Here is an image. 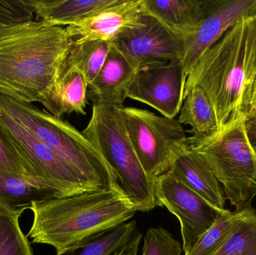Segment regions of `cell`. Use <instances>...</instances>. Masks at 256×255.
Listing matches in <instances>:
<instances>
[{
    "label": "cell",
    "instance_id": "2e32d148",
    "mask_svg": "<svg viewBox=\"0 0 256 255\" xmlns=\"http://www.w3.org/2000/svg\"><path fill=\"white\" fill-rule=\"evenodd\" d=\"M136 68L111 44L103 67L88 85L87 97L94 104L122 107Z\"/></svg>",
    "mask_w": 256,
    "mask_h": 255
},
{
    "label": "cell",
    "instance_id": "52a82bcc",
    "mask_svg": "<svg viewBox=\"0 0 256 255\" xmlns=\"http://www.w3.org/2000/svg\"><path fill=\"white\" fill-rule=\"evenodd\" d=\"M121 111L130 140L146 173L156 179L168 172L188 145L178 119L138 108L122 106Z\"/></svg>",
    "mask_w": 256,
    "mask_h": 255
},
{
    "label": "cell",
    "instance_id": "603a6c76",
    "mask_svg": "<svg viewBox=\"0 0 256 255\" xmlns=\"http://www.w3.org/2000/svg\"><path fill=\"white\" fill-rule=\"evenodd\" d=\"M138 232L136 222L131 220L120 225L86 245L56 255H112L126 247Z\"/></svg>",
    "mask_w": 256,
    "mask_h": 255
},
{
    "label": "cell",
    "instance_id": "30bf717a",
    "mask_svg": "<svg viewBox=\"0 0 256 255\" xmlns=\"http://www.w3.org/2000/svg\"><path fill=\"white\" fill-rule=\"evenodd\" d=\"M111 44L136 69L182 60L184 53V40L146 11L141 25L124 30Z\"/></svg>",
    "mask_w": 256,
    "mask_h": 255
},
{
    "label": "cell",
    "instance_id": "cb8c5ba5",
    "mask_svg": "<svg viewBox=\"0 0 256 255\" xmlns=\"http://www.w3.org/2000/svg\"><path fill=\"white\" fill-rule=\"evenodd\" d=\"M214 255H256V212L254 208L245 210L236 230Z\"/></svg>",
    "mask_w": 256,
    "mask_h": 255
},
{
    "label": "cell",
    "instance_id": "4316f807",
    "mask_svg": "<svg viewBox=\"0 0 256 255\" xmlns=\"http://www.w3.org/2000/svg\"><path fill=\"white\" fill-rule=\"evenodd\" d=\"M33 17L28 0H0V28L33 20Z\"/></svg>",
    "mask_w": 256,
    "mask_h": 255
},
{
    "label": "cell",
    "instance_id": "ba28073f",
    "mask_svg": "<svg viewBox=\"0 0 256 255\" xmlns=\"http://www.w3.org/2000/svg\"><path fill=\"white\" fill-rule=\"evenodd\" d=\"M0 134L24 162L31 176L97 190L73 166L26 127L0 112Z\"/></svg>",
    "mask_w": 256,
    "mask_h": 255
},
{
    "label": "cell",
    "instance_id": "8992f818",
    "mask_svg": "<svg viewBox=\"0 0 256 255\" xmlns=\"http://www.w3.org/2000/svg\"><path fill=\"white\" fill-rule=\"evenodd\" d=\"M188 145L222 184L226 199L236 207V212L252 208L256 196V151L248 138L245 121L213 137H188Z\"/></svg>",
    "mask_w": 256,
    "mask_h": 255
},
{
    "label": "cell",
    "instance_id": "f1b7e54d",
    "mask_svg": "<svg viewBox=\"0 0 256 255\" xmlns=\"http://www.w3.org/2000/svg\"><path fill=\"white\" fill-rule=\"evenodd\" d=\"M141 240L142 233L138 232L136 235L132 238V241H130L126 247L120 249L112 255H136L138 253Z\"/></svg>",
    "mask_w": 256,
    "mask_h": 255
},
{
    "label": "cell",
    "instance_id": "7a4b0ae2",
    "mask_svg": "<svg viewBox=\"0 0 256 255\" xmlns=\"http://www.w3.org/2000/svg\"><path fill=\"white\" fill-rule=\"evenodd\" d=\"M27 237L33 244L54 247L56 255L100 238L137 212L123 190H97L66 198L34 202Z\"/></svg>",
    "mask_w": 256,
    "mask_h": 255
},
{
    "label": "cell",
    "instance_id": "4fadbf2b",
    "mask_svg": "<svg viewBox=\"0 0 256 255\" xmlns=\"http://www.w3.org/2000/svg\"><path fill=\"white\" fill-rule=\"evenodd\" d=\"M88 189L61 181L0 172V214L22 213L34 202L66 198Z\"/></svg>",
    "mask_w": 256,
    "mask_h": 255
},
{
    "label": "cell",
    "instance_id": "e0dca14e",
    "mask_svg": "<svg viewBox=\"0 0 256 255\" xmlns=\"http://www.w3.org/2000/svg\"><path fill=\"white\" fill-rule=\"evenodd\" d=\"M213 0H142L143 10L184 40L206 19Z\"/></svg>",
    "mask_w": 256,
    "mask_h": 255
},
{
    "label": "cell",
    "instance_id": "3957f363",
    "mask_svg": "<svg viewBox=\"0 0 256 255\" xmlns=\"http://www.w3.org/2000/svg\"><path fill=\"white\" fill-rule=\"evenodd\" d=\"M74 40L42 20L0 28V94L39 103Z\"/></svg>",
    "mask_w": 256,
    "mask_h": 255
},
{
    "label": "cell",
    "instance_id": "ffe728a7",
    "mask_svg": "<svg viewBox=\"0 0 256 255\" xmlns=\"http://www.w3.org/2000/svg\"><path fill=\"white\" fill-rule=\"evenodd\" d=\"M179 122L191 127L192 139H204L219 133L218 120L213 106L204 90L194 86L184 94Z\"/></svg>",
    "mask_w": 256,
    "mask_h": 255
},
{
    "label": "cell",
    "instance_id": "6da1fadb",
    "mask_svg": "<svg viewBox=\"0 0 256 255\" xmlns=\"http://www.w3.org/2000/svg\"><path fill=\"white\" fill-rule=\"evenodd\" d=\"M194 86L207 94L219 133L246 121L256 89V14L242 18L204 52L186 78L184 93Z\"/></svg>",
    "mask_w": 256,
    "mask_h": 255
},
{
    "label": "cell",
    "instance_id": "7402d4cb",
    "mask_svg": "<svg viewBox=\"0 0 256 255\" xmlns=\"http://www.w3.org/2000/svg\"><path fill=\"white\" fill-rule=\"evenodd\" d=\"M244 212H231L226 209L221 211L213 226L200 238L188 255H214L236 230Z\"/></svg>",
    "mask_w": 256,
    "mask_h": 255
},
{
    "label": "cell",
    "instance_id": "8fae6325",
    "mask_svg": "<svg viewBox=\"0 0 256 255\" xmlns=\"http://www.w3.org/2000/svg\"><path fill=\"white\" fill-rule=\"evenodd\" d=\"M186 78L180 60L138 67L127 91V98L144 103L162 116L176 118L184 101Z\"/></svg>",
    "mask_w": 256,
    "mask_h": 255
},
{
    "label": "cell",
    "instance_id": "484cf974",
    "mask_svg": "<svg viewBox=\"0 0 256 255\" xmlns=\"http://www.w3.org/2000/svg\"><path fill=\"white\" fill-rule=\"evenodd\" d=\"M180 243L164 228H153L144 237L142 255H182Z\"/></svg>",
    "mask_w": 256,
    "mask_h": 255
},
{
    "label": "cell",
    "instance_id": "5b68a950",
    "mask_svg": "<svg viewBox=\"0 0 256 255\" xmlns=\"http://www.w3.org/2000/svg\"><path fill=\"white\" fill-rule=\"evenodd\" d=\"M82 133L109 163L136 211L148 212L158 207V178H150L142 167L130 140L121 107L93 104L91 118Z\"/></svg>",
    "mask_w": 256,
    "mask_h": 255
},
{
    "label": "cell",
    "instance_id": "d6986e66",
    "mask_svg": "<svg viewBox=\"0 0 256 255\" xmlns=\"http://www.w3.org/2000/svg\"><path fill=\"white\" fill-rule=\"evenodd\" d=\"M118 0H28L36 18L52 26H68Z\"/></svg>",
    "mask_w": 256,
    "mask_h": 255
},
{
    "label": "cell",
    "instance_id": "83f0119b",
    "mask_svg": "<svg viewBox=\"0 0 256 255\" xmlns=\"http://www.w3.org/2000/svg\"><path fill=\"white\" fill-rule=\"evenodd\" d=\"M0 172L14 174V175L31 176L20 157L3 139L1 134H0Z\"/></svg>",
    "mask_w": 256,
    "mask_h": 255
},
{
    "label": "cell",
    "instance_id": "4dcf8cb0",
    "mask_svg": "<svg viewBox=\"0 0 256 255\" xmlns=\"http://www.w3.org/2000/svg\"><path fill=\"white\" fill-rule=\"evenodd\" d=\"M252 110H256V89L255 99H254V109H252Z\"/></svg>",
    "mask_w": 256,
    "mask_h": 255
},
{
    "label": "cell",
    "instance_id": "ac0fdd59",
    "mask_svg": "<svg viewBox=\"0 0 256 255\" xmlns=\"http://www.w3.org/2000/svg\"><path fill=\"white\" fill-rule=\"evenodd\" d=\"M168 172L216 209L225 210L224 189L206 162L188 145Z\"/></svg>",
    "mask_w": 256,
    "mask_h": 255
},
{
    "label": "cell",
    "instance_id": "44dd1931",
    "mask_svg": "<svg viewBox=\"0 0 256 255\" xmlns=\"http://www.w3.org/2000/svg\"><path fill=\"white\" fill-rule=\"evenodd\" d=\"M110 47V42L105 40L87 38L74 40L68 57L84 73L88 85L103 67Z\"/></svg>",
    "mask_w": 256,
    "mask_h": 255
},
{
    "label": "cell",
    "instance_id": "5bb4252c",
    "mask_svg": "<svg viewBox=\"0 0 256 255\" xmlns=\"http://www.w3.org/2000/svg\"><path fill=\"white\" fill-rule=\"evenodd\" d=\"M142 0H118L109 7L66 26L74 39L87 38L112 42L127 28L142 22Z\"/></svg>",
    "mask_w": 256,
    "mask_h": 255
},
{
    "label": "cell",
    "instance_id": "9c48e42d",
    "mask_svg": "<svg viewBox=\"0 0 256 255\" xmlns=\"http://www.w3.org/2000/svg\"><path fill=\"white\" fill-rule=\"evenodd\" d=\"M155 196L158 207H165L179 220L184 255L190 253L222 211L212 206L168 172L156 179Z\"/></svg>",
    "mask_w": 256,
    "mask_h": 255
},
{
    "label": "cell",
    "instance_id": "f546056e",
    "mask_svg": "<svg viewBox=\"0 0 256 255\" xmlns=\"http://www.w3.org/2000/svg\"><path fill=\"white\" fill-rule=\"evenodd\" d=\"M245 127L250 142L256 151V110H252L248 115Z\"/></svg>",
    "mask_w": 256,
    "mask_h": 255
},
{
    "label": "cell",
    "instance_id": "7c38bea8",
    "mask_svg": "<svg viewBox=\"0 0 256 255\" xmlns=\"http://www.w3.org/2000/svg\"><path fill=\"white\" fill-rule=\"evenodd\" d=\"M256 14V0H213L206 19L184 40L182 61L188 78L204 52L214 45L228 28L245 16Z\"/></svg>",
    "mask_w": 256,
    "mask_h": 255
},
{
    "label": "cell",
    "instance_id": "277c9868",
    "mask_svg": "<svg viewBox=\"0 0 256 255\" xmlns=\"http://www.w3.org/2000/svg\"><path fill=\"white\" fill-rule=\"evenodd\" d=\"M0 112L16 119L62 157L97 190H123L97 148L72 124L32 103L0 94Z\"/></svg>",
    "mask_w": 256,
    "mask_h": 255
},
{
    "label": "cell",
    "instance_id": "d4e9b609",
    "mask_svg": "<svg viewBox=\"0 0 256 255\" xmlns=\"http://www.w3.org/2000/svg\"><path fill=\"white\" fill-rule=\"evenodd\" d=\"M21 215L0 214V255H33L28 237L20 226Z\"/></svg>",
    "mask_w": 256,
    "mask_h": 255
},
{
    "label": "cell",
    "instance_id": "9a60e30c",
    "mask_svg": "<svg viewBox=\"0 0 256 255\" xmlns=\"http://www.w3.org/2000/svg\"><path fill=\"white\" fill-rule=\"evenodd\" d=\"M88 83L84 73L67 54L60 63L50 84L40 97L45 110L56 118L76 113L86 115Z\"/></svg>",
    "mask_w": 256,
    "mask_h": 255
}]
</instances>
